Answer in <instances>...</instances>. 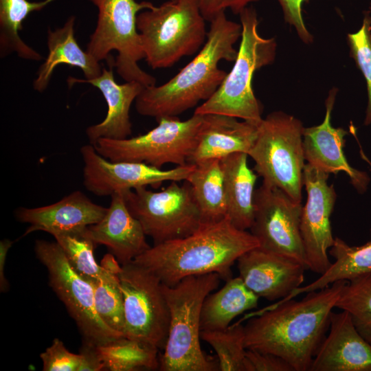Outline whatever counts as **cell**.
<instances>
[{"instance_id":"obj_21","label":"cell","mask_w":371,"mask_h":371,"mask_svg":"<svg viewBox=\"0 0 371 371\" xmlns=\"http://www.w3.org/2000/svg\"><path fill=\"white\" fill-rule=\"evenodd\" d=\"M89 230L95 244L106 246L121 265L150 247L141 223L129 212L122 192L111 196L104 216Z\"/></svg>"},{"instance_id":"obj_3","label":"cell","mask_w":371,"mask_h":371,"mask_svg":"<svg viewBox=\"0 0 371 371\" xmlns=\"http://www.w3.org/2000/svg\"><path fill=\"white\" fill-rule=\"evenodd\" d=\"M259 247L255 236L235 227L226 217L203 224L192 234L154 245L133 261L154 273L172 286L190 276L218 273L232 278V267L246 251Z\"/></svg>"},{"instance_id":"obj_32","label":"cell","mask_w":371,"mask_h":371,"mask_svg":"<svg viewBox=\"0 0 371 371\" xmlns=\"http://www.w3.org/2000/svg\"><path fill=\"white\" fill-rule=\"evenodd\" d=\"M102 267L100 277L91 283L95 310L109 328L124 336V304L118 273Z\"/></svg>"},{"instance_id":"obj_6","label":"cell","mask_w":371,"mask_h":371,"mask_svg":"<svg viewBox=\"0 0 371 371\" xmlns=\"http://www.w3.org/2000/svg\"><path fill=\"white\" fill-rule=\"evenodd\" d=\"M201 0H168L137 16L144 59L153 69L170 67L196 53L207 38Z\"/></svg>"},{"instance_id":"obj_4","label":"cell","mask_w":371,"mask_h":371,"mask_svg":"<svg viewBox=\"0 0 371 371\" xmlns=\"http://www.w3.org/2000/svg\"><path fill=\"white\" fill-rule=\"evenodd\" d=\"M218 273L184 278L175 286L163 284L170 312L168 339L160 359L161 371H214L218 366L201 349V315L205 297L220 284Z\"/></svg>"},{"instance_id":"obj_15","label":"cell","mask_w":371,"mask_h":371,"mask_svg":"<svg viewBox=\"0 0 371 371\" xmlns=\"http://www.w3.org/2000/svg\"><path fill=\"white\" fill-rule=\"evenodd\" d=\"M329 174L306 164L303 183L307 199L302 206L300 233L307 269L319 275L330 266L328 253L333 246L330 215L337 194L333 184L328 185Z\"/></svg>"},{"instance_id":"obj_24","label":"cell","mask_w":371,"mask_h":371,"mask_svg":"<svg viewBox=\"0 0 371 371\" xmlns=\"http://www.w3.org/2000/svg\"><path fill=\"white\" fill-rule=\"evenodd\" d=\"M249 155L235 153L221 158L227 203V218L236 228L250 229L254 216L257 174L247 164Z\"/></svg>"},{"instance_id":"obj_27","label":"cell","mask_w":371,"mask_h":371,"mask_svg":"<svg viewBox=\"0 0 371 371\" xmlns=\"http://www.w3.org/2000/svg\"><path fill=\"white\" fill-rule=\"evenodd\" d=\"M186 181L191 186L203 225L217 223L226 218L224 177L219 159L195 164Z\"/></svg>"},{"instance_id":"obj_20","label":"cell","mask_w":371,"mask_h":371,"mask_svg":"<svg viewBox=\"0 0 371 371\" xmlns=\"http://www.w3.org/2000/svg\"><path fill=\"white\" fill-rule=\"evenodd\" d=\"M113 65L109 69L103 67L101 74L93 79H78L69 77L71 86L74 83H89L102 94L107 104L105 118L100 123L89 126L86 134L91 144L101 138L122 139L132 134L130 109L133 102L145 87L136 81L116 82L113 71Z\"/></svg>"},{"instance_id":"obj_34","label":"cell","mask_w":371,"mask_h":371,"mask_svg":"<svg viewBox=\"0 0 371 371\" xmlns=\"http://www.w3.org/2000/svg\"><path fill=\"white\" fill-rule=\"evenodd\" d=\"M371 15L364 14L359 30L348 34L350 54L362 72L367 85L368 104L366 111L364 125L371 124Z\"/></svg>"},{"instance_id":"obj_31","label":"cell","mask_w":371,"mask_h":371,"mask_svg":"<svg viewBox=\"0 0 371 371\" xmlns=\"http://www.w3.org/2000/svg\"><path fill=\"white\" fill-rule=\"evenodd\" d=\"M335 307L348 313L357 331L371 344V272L348 280Z\"/></svg>"},{"instance_id":"obj_18","label":"cell","mask_w":371,"mask_h":371,"mask_svg":"<svg viewBox=\"0 0 371 371\" xmlns=\"http://www.w3.org/2000/svg\"><path fill=\"white\" fill-rule=\"evenodd\" d=\"M309 371H371V344L357 331L348 312L332 311L329 333Z\"/></svg>"},{"instance_id":"obj_30","label":"cell","mask_w":371,"mask_h":371,"mask_svg":"<svg viewBox=\"0 0 371 371\" xmlns=\"http://www.w3.org/2000/svg\"><path fill=\"white\" fill-rule=\"evenodd\" d=\"M52 236L60 246L74 270L91 283L95 282L102 267L95 260L93 251L96 244L90 235L89 227Z\"/></svg>"},{"instance_id":"obj_10","label":"cell","mask_w":371,"mask_h":371,"mask_svg":"<svg viewBox=\"0 0 371 371\" xmlns=\"http://www.w3.org/2000/svg\"><path fill=\"white\" fill-rule=\"evenodd\" d=\"M127 207L154 245L186 237L203 225L190 184L171 181L160 191L139 188L122 192Z\"/></svg>"},{"instance_id":"obj_14","label":"cell","mask_w":371,"mask_h":371,"mask_svg":"<svg viewBox=\"0 0 371 371\" xmlns=\"http://www.w3.org/2000/svg\"><path fill=\"white\" fill-rule=\"evenodd\" d=\"M80 154L84 163V186L98 196L148 186L157 188L168 181H186L194 167V164H187L164 170L141 162L111 161L100 155L91 144L82 146Z\"/></svg>"},{"instance_id":"obj_9","label":"cell","mask_w":371,"mask_h":371,"mask_svg":"<svg viewBox=\"0 0 371 371\" xmlns=\"http://www.w3.org/2000/svg\"><path fill=\"white\" fill-rule=\"evenodd\" d=\"M202 118L195 113L185 121L161 117L156 119L157 126L145 134L122 139L101 138L93 146L111 161L141 162L158 168L167 164L183 166L188 164Z\"/></svg>"},{"instance_id":"obj_36","label":"cell","mask_w":371,"mask_h":371,"mask_svg":"<svg viewBox=\"0 0 371 371\" xmlns=\"http://www.w3.org/2000/svg\"><path fill=\"white\" fill-rule=\"evenodd\" d=\"M245 371H294L282 357L276 355L247 349Z\"/></svg>"},{"instance_id":"obj_40","label":"cell","mask_w":371,"mask_h":371,"mask_svg":"<svg viewBox=\"0 0 371 371\" xmlns=\"http://www.w3.org/2000/svg\"><path fill=\"white\" fill-rule=\"evenodd\" d=\"M13 241L3 239L0 242V291L7 292L9 289V282L5 276V265L8 251L12 247Z\"/></svg>"},{"instance_id":"obj_22","label":"cell","mask_w":371,"mask_h":371,"mask_svg":"<svg viewBox=\"0 0 371 371\" xmlns=\"http://www.w3.org/2000/svg\"><path fill=\"white\" fill-rule=\"evenodd\" d=\"M202 115L188 164H195L211 159H221L235 153L248 155L256 139L258 125L222 114Z\"/></svg>"},{"instance_id":"obj_28","label":"cell","mask_w":371,"mask_h":371,"mask_svg":"<svg viewBox=\"0 0 371 371\" xmlns=\"http://www.w3.org/2000/svg\"><path fill=\"white\" fill-rule=\"evenodd\" d=\"M54 0H0L1 58L16 53L23 59L40 60L42 56L23 41L19 35L23 21L32 12L41 11Z\"/></svg>"},{"instance_id":"obj_16","label":"cell","mask_w":371,"mask_h":371,"mask_svg":"<svg viewBox=\"0 0 371 371\" xmlns=\"http://www.w3.org/2000/svg\"><path fill=\"white\" fill-rule=\"evenodd\" d=\"M236 262L239 277L246 286L269 301L284 298L301 286L307 269L292 258L259 247L246 251Z\"/></svg>"},{"instance_id":"obj_29","label":"cell","mask_w":371,"mask_h":371,"mask_svg":"<svg viewBox=\"0 0 371 371\" xmlns=\"http://www.w3.org/2000/svg\"><path fill=\"white\" fill-rule=\"evenodd\" d=\"M104 370L135 371L159 368V349L125 337L98 346Z\"/></svg>"},{"instance_id":"obj_7","label":"cell","mask_w":371,"mask_h":371,"mask_svg":"<svg viewBox=\"0 0 371 371\" xmlns=\"http://www.w3.org/2000/svg\"><path fill=\"white\" fill-rule=\"evenodd\" d=\"M302 122L282 111H275L258 125L255 143L248 153L262 183L276 187L302 203L305 157Z\"/></svg>"},{"instance_id":"obj_13","label":"cell","mask_w":371,"mask_h":371,"mask_svg":"<svg viewBox=\"0 0 371 371\" xmlns=\"http://www.w3.org/2000/svg\"><path fill=\"white\" fill-rule=\"evenodd\" d=\"M302 210V203L280 189L262 183L255 190L254 216L249 229L259 247L292 258L306 267L300 233Z\"/></svg>"},{"instance_id":"obj_5","label":"cell","mask_w":371,"mask_h":371,"mask_svg":"<svg viewBox=\"0 0 371 371\" xmlns=\"http://www.w3.org/2000/svg\"><path fill=\"white\" fill-rule=\"evenodd\" d=\"M241 41L231 71L227 74L215 93L194 113L222 114L259 125L262 106L254 95L252 80L254 73L272 63L276 57L275 38H264L258 32L256 10L247 6L240 14Z\"/></svg>"},{"instance_id":"obj_35","label":"cell","mask_w":371,"mask_h":371,"mask_svg":"<svg viewBox=\"0 0 371 371\" xmlns=\"http://www.w3.org/2000/svg\"><path fill=\"white\" fill-rule=\"evenodd\" d=\"M40 358L43 371H77L80 363V355L69 351L58 338L41 353Z\"/></svg>"},{"instance_id":"obj_8","label":"cell","mask_w":371,"mask_h":371,"mask_svg":"<svg viewBox=\"0 0 371 371\" xmlns=\"http://www.w3.org/2000/svg\"><path fill=\"white\" fill-rule=\"evenodd\" d=\"M88 1L97 8L98 19L87 52L100 62L107 60L111 51H116L113 67L122 78L126 82H138L144 87L155 85V78L138 65L144 58V54L137 28V14L154 4L135 0Z\"/></svg>"},{"instance_id":"obj_17","label":"cell","mask_w":371,"mask_h":371,"mask_svg":"<svg viewBox=\"0 0 371 371\" xmlns=\"http://www.w3.org/2000/svg\"><path fill=\"white\" fill-rule=\"evenodd\" d=\"M337 89L329 91L325 101L326 114L323 122L317 126L304 128L303 148L307 164L328 174L344 172L351 184L359 193L366 191L370 178L364 172L352 168L348 162L343 148L348 132L331 124V114Z\"/></svg>"},{"instance_id":"obj_19","label":"cell","mask_w":371,"mask_h":371,"mask_svg":"<svg viewBox=\"0 0 371 371\" xmlns=\"http://www.w3.org/2000/svg\"><path fill=\"white\" fill-rule=\"evenodd\" d=\"M107 209L76 190L51 205L33 208L19 207L15 216L19 221L30 224L23 236L36 231L52 235L94 225L104 216Z\"/></svg>"},{"instance_id":"obj_11","label":"cell","mask_w":371,"mask_h":371,"mask_svg":"<svg viewBox=\"0 0 371 371\" xmlns=\"http://www.w3.org/2000/svg\"><path fill=\"white\" fill-rule=\"evenodd\" d=\"M118 277L124 304V337L164 350L170 312L160 279L133 261L121 266Z\"/></svg>"},{"instance_id":"obj_33","label":"cell","mask_w":371,"mask_h":371,"mask_svg":"<svg viewBox=\"0 0 371 371\" xmlns=\"http://www.w3.org/2000/svg\"><path fill=\"white\" fill-rule=\"evenodd\" d=\"M201 339L210 344L218 359V370L245 371V329L240 324L223 330H203Z\"/></svg>"},{"instance_id":"obj_25","label":"cell","mask_w":371,"mask_h":371,"mask_svg":"<svg viewBox=\"0 0 371 371\" xmlns=\"http://www.w3.org/2000/svg\"><path fill=\"white\" fill-rule=\"evenodd\" d=\"M259 298L239 276L228 279L221 289L205 297L201 315V331L227 329L237 316L256 308Z\"/></svg>"},{"instance_id":"obj_12","label":"cell","mask_w":371,"mask_h":371,"mask_svg":"<svg viewBox=\"0 0 371 371\" xmlns=\"http://www.w3.org/2000/svg\"><path fill=\"white\" fill-rule=\"evenodd\" d=\"M34 251L47 270L50 286L75 321L83 343L98 346L124 337L100 318L95 307L92 284L74 270L56 241L36 240Z\"/></svg>"},{"instance_id":"obj_39","label":"cell","mask_w":371,"mask_h":371,"mask_svg":"<svg viewBox=\"0 0 371 371\" xmlns=\"http://www.w3.org/2000/svg\"><path fill=\"white\" fill-rule=\"evenodd\" d=\"M77 371L104 370V363L97 346L83 343Z\"/></svg>"},{"instance_id":"obj_37","label":"cell","mask_w":371,"mask_h":371,"mask_svg":"<svg viewBox=\"0 0 371 371\" xmlns=\"http://www.w3.org/2000/svg\"><path fill=\"white\" fill-rule=\"evenodd\" d=\"M306 0H278L285 21L294 27L303 42L310 43L313 42V38L306 28L302 16V4Z\"/></svg>"},{"instance_id":"obj_23","label":"cell","mask_w":371,"mask_h":371,"mask_svg":"<svg viewBox=\"0 0 371 371\" xmlns=\"http://www.w3.org/2000/svg\"><path fill=\"white\" fill-rule=\"evenodd\" d=\"M74 16H70L63 26L54 30H48L47 45L48 55L41 64L33 82L34 90L44 91L51 80L55 68L60 65H68L80 69L86 80L98 77L102 71L100 61L84 51L75 38Z\"/></svg>"},{"instance_id":"obj_1","label":"cell","mask_w":371,"mask_h":371,"mask_svg":"<svg viewBox=\"0 0 371 371\" xmlns=\"http://www.w3.org/2000/svg\"><path fill=\"white\" fill-rule=\"evenodd\" d=\"M347 281H337L306 293L299 301L275 302L249 315L244 326L246 349L280 357L294 371H309Z\"/></svg>"},{"instance_id":"obj_2","label":"cell","mask_w":371,"mask_h":371,"mask_svg":"<svg viewBox=\"0 0 371 371\" xmlns=\"http://www.w3.org/2000/svg\"><path fill=\"white\" fill-rule=\"evenodd\" d=\"M210 23L205 43L190 62L164 84L143 89L135 100L139 114L155 119L177 117L215 93L227 74L218 63L236 60L234 44L241 36L242 27L229 20L225 12Z\"/></svg>"},{"instance_id":"obj_26","label":"cell","mask_w":371,"mask_h":371,"mask_svg":"<svg viewBox=\"0 0 371 371\" xmlns=\"http://www.w3.org/2000/svg\"><path fill=\"white\" fill-rule=\"evenodd\" d=\"M328 253L335 261L324 273L309 284L295 289L277 302H284L300 294L322 289L337 281L350 280L371 272V240L360 246H350L336 237Z\"/></svg>"},{"instance_id":"obj_41","label":"cell","mask_w":371,"mask_h":371,"mask_svg":"<svg viewBox=\"0 0 371 371\" xmlns=\"http://www.w3.org/2000/svg\"><path fill=\"white\" fill-rule=\"evenodd\" d=\"M369 9H370V12L371 13V3L370 5ZM370 40H371V33H370Z\"/></svg>"},{"instance_id":"obj_38","label":"cell","mask_w":371,"mask_h":371,"mask_svg":"<svg viewBox=\"0 0 371 371\" xmlns=\"http://www.w3.org/2000/svg\"><path fill=\"white\" fill-rule=\"evenodd\" d=\"M260 0H201V13L207 21H210L218 14L230 10L239 14L251 3Z\"/></svg>"}]
</instances>
